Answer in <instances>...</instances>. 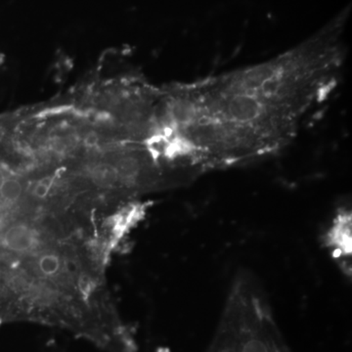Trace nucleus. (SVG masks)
<instances>
[{
	"label": "nucleus",
	"instance_id": "nucleus-1",
	"mask_svg": "<svg viewBox=\"0 0 352 352\" xmlns=\"http://www.w3.org/2000/svg\"><path fill=\"white\" fill-rule=\"evenodd\" d=\"M346 6L276 56L199 80L210 170L245 166L288 147L337 87L346 57Z\"/></svg>",
	"mask_w": 352,
	"mask_h": 352
},
{
	"label": "nucleus",
	"instance_id": "nucleus-2",
	"mask_svg": "<svg viewBox=\"0 0 352 352\" xmlns=\"http://www.w3.org/2000/svg\"><path fill=\"white\" fill-rule=\"evenodd\" d=\"M206 352H292L256 278L238 273Z\"/></svg>",
	"mask_w": 352,
	"mask_h": 352
},
{
	"label": "nucleus",
	"instance_id": "nucleus-3",
	"mask_svg": "<svg viewBox=\"0 0 352 352\" xmlns=\"http://www.w3.org/2000/svg\"><path fill=\"white\" fill-rule=\"evenodd\" d=\"M352 214L347 208H340L333 215L323 235V244L344 272L351 274L352 254Z\"/></svg>",
	"mask_w": 352,
	"mask_h": 352
},
{
	"label": "nucleus",
	"instance_id": "nucleus-4",
	"mask_svg": "<svg viewBox=\"0 0 352 352\" xmlns=\"http://www.w3.org/2000/svg\"><path fill=\"white\" fill-rule=\"evenodd\" d=\"M2 242L11 252H27L34 249L36 238L34 230L25 224H15L4 233Z\"/></svg>",
	"mask_w": 352,
	"mask_h": 352
},
{
	"label": "nucleus",
	"instance_id": "nucleus-5",
	"mask_svg": "<svg viewBox=\"0 0 352 352\" xmlns=\"http://www.w3.org/2000/svg\"><path fill=\"white\" fill-rule=\"evenodd\" d=\"M38 270L45 276H53L59 272L61 261L57 256L46 254L41 256L38 261Z\"/></svg>",
	"mask_w": 352,
	"mask_h": 352
}]
</instances>
